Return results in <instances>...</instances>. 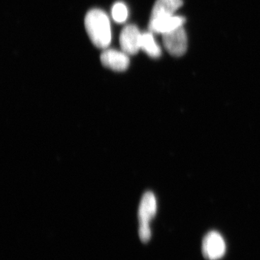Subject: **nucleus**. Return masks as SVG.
I'll use <instances>...</instances> for the list:
<instances>
[{
    "instance_id": "nucleus-1",
    "label": "nucleus",
    "mask_w": 260,
    "mask_h": 260,
    "mask_svg": "<svg viewBox=\"0 0 260 260\" xmlns=\"http://www.w3.org/2000/svg\"><path fill=\"white\" fill-rule=\"evenodd\" d=\"M85 26L90 41L99 49H107L112 42V29L109 17L102 10L93 9L87 13Z\"/></svg>"
},
{
    "instance_id": "nucleus-2",
    "label": "nucleus",
    "mask_w": 260,
    "mask_h": 260,
    "mask_svg": "<svg viewBox=\"0 0 260 260\" xmlns=\"http://www.w3.org/2000/svg\"><path fill=\"white\" fill-rule=\"evenodd\" d=\"M157 212V200L152 191H146L140 201L138 210L139 237L143 242H148L151 238L150 222Z\"/></svg>"
},
{
    "instance_id": "nucleus-3",
    "label": "nucleus",
    "mask_w": 260,
    "mask_h": 260,
    "mask_svg": "<svg viewBox=\"0 0 260 260\" xmlns=\"http://www.w3.org/2000/svg\"><path fill=\"white\" fill-rule=\"evenodd\" d=\"M202 251L205 259L219 260L223 258L226 251V244L221 234L212 231L205 236L202 244Z\"/></svg>"
},
{
    "instance_id": "nucleus-4",
    "label": "nucleus",
    "mask_w": 260,
    "mask_h": 260,
    "mask_svg": "<svg viewBox=\"0 0 260 260\" xmlns=\"http://www.w3.org/2000/svg\"><path fill=\"white\" fill-rule=\"evenodd\" d=\"M162 43L168 52L172 56L184 55L188 46L187 36L184 26L162 34Z\"/></svg>"
},
{
    "instance_id": "nucleus-5",
    "label": "nucleus",
    "mask_w": 260,
    "mask_h": 260,
    "mask_svg": "<svg viewBox=\"0 0 260 260\" xmlns=\"http://www.w3.org/2000/svg\"><path fill=\"white\" fill-rule=\"evenodd\" d=\"M142 34L135 25H127L121 30L119 43L121 50L128 55L138 54L141 44Z\"/></svg>"
},
{
    "instance_id": "nucleus-6",
    "label": "nucleus",
    "mask_w": 260,
    "mask_h": 260,
    "mask_svg": "<svg viewBox=\"0 0 260 260\" xmlns=\"http://www.w3.org/2000/svg\"><path fill=\"white\" fill-rule=\"evenodd\" d=\"M101 61L105 68L116 72L125 71L129 65L128 54L115 49L104 51L101 55Z\"/></svg>"
},
{
    "instance_id": "nucleus-7",
    "label": "nucleus",
    "mask_w": 260,
    "mask_h": 260,
    "mask_svg": "<svg viewBox=\"0 0 260 260\" xmlns=\"http://www.w3.org/2000/svg\"><path fill=\"white\" fill-rule=\"evenodd\" d=\"M185 18L179 15H173L150 20L148 29L153 34H164L184 26Z\"/></svg>"
},
{
    "instance_id": "nucleus-8",
    "label": "nucleus",
    "mask_w": 260,
    "mask_h": 260,
    "mask_svg": "<svg viewBox=\"0 0 260 260\" xmlns=\"http://www.w3.org/2000/svg\"><path fill=\"white\" fill-rule=\"evenodd\" d=\"M182 4V0H156L152 10L150 20L175 15Z\"/></svg>"
},
{
    "instance_id": "nucleus-9",
    "label": "nucleus",
    "mask_w": 260,
    "mask_h": 260,
    "mask_svg": "<svg viewBox=\"0 0 260 260\" xmlns=\"http://www.w3.org/2000/svg\"><path fill=\"white\" fill-rule=\"evenodd\" d=\"M153 32H145L142 34L140 49L152 58H158L161 55V49L155 42Z\"/></svg>"
},
{
    "instance_id": "nucleus-10",
    "label": "nucleus",
    "mask_w": 260,
    "mask_h": 260,
    "mask_svg": "<svg viewBox=\"0 0 260 260\" xmlns=\"http://www.w3.org/2000/svg\"><path fill=\"white\" fill-rule=\"evenodd\" d=\"M112 17L117 23H121L126 21L128 17V10L126 6L123 3H116L113 6Z\"/></svg>"
}]
</instances>
